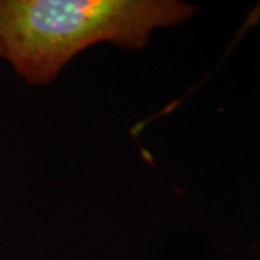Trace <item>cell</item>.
<instances>
[{"instance_id":"obj_1","label":"cell","mask_w":260,"mask_h":260,"mask_svg":"<svg viewBox=\"0 0 260 260\" xmlns=\"http://www.w3.org/2000/svg\"><path fill=\"white\" fill-rule=\"evenodd\" d=\"M194 12L179 0H0V58L23 81L48 85L84 49H139Z\"/></svg>"}]
</instances>
